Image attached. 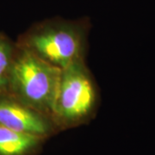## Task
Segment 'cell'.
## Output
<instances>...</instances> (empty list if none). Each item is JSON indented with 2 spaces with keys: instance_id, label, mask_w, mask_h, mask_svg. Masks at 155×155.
<instances>
[{
  "instance_id": "cell-4",
  "label": "cell",
  "mask_w": 155,
  "mask_h": 155,
  "mask_svg": "<svg viewBox=\"0 0 155 155\" xmlns=\"http://www.w3.org/2000/svg\"><path fill=\"white\" fill-rule=\"evenodd\" d=\"M0 125L46 140L61 132L49 115L23 104L8 93L0 95Z\"/></svg>"
},
{
  "instance_id": "cell-1",
  "label": "cell",
  "mask_w": 155,
  "mask_h": 155,
  "mask_svg": "<svg viewBox=\"0 0 155 155\" xmlns=\"http://www.w3.org/2000/svg\"><path fill=\"white\" fill-rule=\"evenodd\" d=\"M91 27V20L86 17L47 18L21 34L17 44L62 70L75 61L85 60Z\"/></svg>"
},
{
  "instance_id": "cell-2",
  "label": "cell",
  "mask_w": 155,
  "mask_h": 155,
  "mask_svg": "<svg viewBox=\"0 0 155 155\" xmlns=\"http://www.w3.org/2000/svg\"><path fill=\"white\" fill-rule=\"evenodd\" d=\"M99 104L98 86L85 60L61 70L51 115L61 132L88 124L95 118Z\"/></svg>"
},
{
  "instance_id": "cell-6",
  "label": "cell",
  "mask_w": 155,
  "mask_h": 155,
  "mask_svg": "<svg viewBox=\"0 0 155 155\" xmlns=\"http://www.w3.org/2000/svg\"><path fill=\"white\" fill-rule=\"evenodd\" d=\"M17 50V42L0 32V95L8 93L9 80Z\"/></svg>"
},
{
  "instance_id": "cell-3",
  "label": "cell",
  "mask_w": 155,
  "mask_h": 155,
  "mask_svg": "<svg viewBox=\"0 0 155 155\" xmlns=\"http://www.w3.org/2000/svg\"><path fill=\"white\" fill-rule=\"evenodd\" d=\"M61 75V69L17 45L8 94L51 116Z\"/></svg>"
},
{
  "instance_id": "cell-5",
  "label": "cell",
  "mask_w": 155,
  "mask_h": 155,
  "mask_svg": "<svg viewBox=\"0 0 155 155\" xmlns=\"http://www.w3.org/2000/svg\"><path fill=\"white\" fill-rule=\"evenodd\" d=\"M47 140L0 125V155H38Z\"/></svg>"
}]
</instances>
